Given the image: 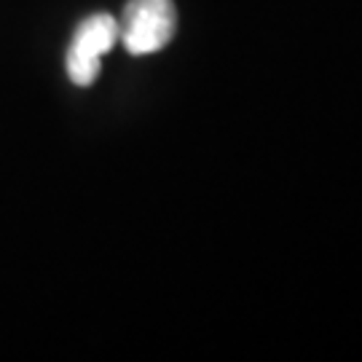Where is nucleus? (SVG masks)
<instances>
[{
  "instance_id": "nucleus-1",
  "label": "nucleus",
  "mask_w": 362,
  "mask_h": 362,
  "mask_svg": "<svg viewBox=\"0 0 362 362\" xmlns=\"http://www.w3.org/2000/svg\"><path fill=\"white\" fill-rule=\"evenodd\" d=\"M177 11L172 0H129L118 22V40L134 57L156 54L175 38Z\"/></svg>"
},
{
  "instance_id": "nucleus-2",
  "label": "nucleus",
  "mask_w": 362,
  "mask_h": 362,
  "mask_svg": "<svg viewBox=\"0 0 362 362\" xmlns=\"http://www.w3.org/2000/svg\"><path fill=\"white\" fill-rule=\"evenodd\" d=\"M118 43V19L94 13L78 25L67 49V76L76 86H91L100 76V59Z\"/></svg>"
}]
</instances>
